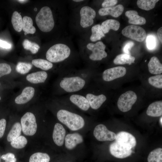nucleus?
Here are the masks:
<instances>
[{"mask_svg":"<svg viewBox=\"0 0 162 162\" xmlns=\"http://www.w3.org/2000/svg\"><path fill=\"white\" fill-rule=\"evenodd\" d=\"M50 157L47 153L37 152L30 157L29 162H49Z\"/></svg>","mask_w":162,"mask_h":162,"instance_id":"31","label":"nucleus"},{"mask_svg":"<svg viewBox=\"0 0 162 162\" xmlns=\"http://www.w3.org/2000/svg\"><path fill=\"white\" fill-rule=\"evenodd\" d=\"M156 40L155 37L153 35H148L146 39L147 48L149 50L153 49L156 46Z\"/></svg>","mask_w":162,"mask_h":162,"instance_id":"39","label":"nucleus"},{"mask_svg":"<svg viewBox=\"0 0 162 162\" xmlns=\"http://www.w3.org/2000/svg\"><path fill=\"white\" fill-rule=\"evenodd\" d=\"M157 35L158 39L162 44V27L159 28L157 31Z\"/></svg>","mask_w":162,"mask_h":162,"instance_id":"45","label":"nucleus"},{"mask_svg":"<svg viewBox=\"0 0 162 162\" xmlns=\"http://www.w3.org/2000/svg\"><path fill=\"white\" fill-rule=\"evenodd\" d=\"M20 124L22 131L27 136L34 135L37 130L36 118L33 113L30 112L26 113L21 118Z\"/></svg>","mask_w":162,"mask_h":162,"instance_id":"5","label":"nucleus"},{"mask_svg":"<svg viewBox=\"0 0 162 162\" xmlns=\"http://www.w3.org/2000/svg\"></svg>","mask_w":162,"mask_h":162,"instance_id":"52","label":"nucleus"},{"mask_svg":"<svg viewBox=\"0 0 162 162\" xmlns=\"http://www.w3.org/2000/svg\"><path fill=\"white\" fill-rule=\"evenodd\" d=\"M1 158L5 162H16V160L14 154L10 152L2 155Z\"/></svg>","mask_w":162,"mask_h":162,"instance_id":"40","label":"nucleus"},{"mask_svg":"<svg viewBox=\"0 0 162 162\" xmlns=\"http://www.w3.org/2000/svg\"><path fill=\"white\" fill-rule=\"evenodd\" d=\"M115 140L118 143L131 149L136 144L135 137L131 134L124 131H120L116 134Z\"/></svg>","mask_w":162,"mask_h":162,"instance_id":"15","label":"nucleus"},{"mask_svg":"<svg viewBox=\"0 0 162 162\" xmlns=\"http://www.w3.org/2000/svg\"><path fill=\"white\" fill-rule=\"evenodd\" d=\"M134 45V43L132 41H130L126 42L123 48V51L125 54L130 55V51Z\"/></svg>","mask_w":162,"mask_h":162,"instance_id":"41","label":"nucleus"},{"mask_svg":"<svg viewBox=\"0 0 162 162\" xmlns=\"http://www.w3.org/2000/svg\"><path fill=\"white\" fill-rule=\"evenodd\" d=\"M28 140L25 137L20 135L10 142L11 146L16 149H22L27 145Z\"/></svg>","mask_w":162,"mask_h":162,"instance_id":"34","label":"nucleus"},{"mask_svg":"<svg viewBox=\"0 0 162 162\" xmlns=\"http://www.w3.org/2000/svg\"><path fill=\"white\" fill-rule=\"evenodd\" d=\"M6 121L5 119L2 118L0 120V139L3 136L6 128Z\"/></svg>","mask_w":162,"mask_h":162,"instance_id":"43","label":"nucleus"},{"mask_svg":"<svg viewBox=\"0 0 162 162\" xmlns=\"http://www.w3.org/2000/svg\"><path fill=\"white\" fill-rule=\"evenodd\" d=\"M109 150L111 154L115 157L123 159L130 156L132 154V150L115 141L110 145Z\"/></svg>","mask_w":162,"mask_h":162,"instance_id":"11","label":"nucleus"},{"mask_svg":"<svg viewBox=\"0 0 162 162\" xmlns=\"http://www.w3.org/2000/svg\"><path fill=\"white\" fill-rule=\"evenodd\" d=\"M80 24L82 27L87 28L93 24L96 13L93 8L88 6H84L80 9Z\"/></svg>","mask_w":162,"mask_h":162,"instance_id":"13","label":"nucleus"},{"mask_svg":"<svg viewBox=\"0 0 162 162\" xmlns=\"http://www.w3.org/2000/svg\"><path fill=\"white\" fill-rule=\"evenodd\" d=\"M64 141L66 148L69 150H72L78 144L82 143L83 139L80 134L74 133L67 134L65 136Z\"/></svg>","mask_w":162,"mask_h":162,"instance_id":"17","label":"nucleus"},{"mask_svg":"<svg viewBox=\"0 0 162 162\" xmlns=\"http://www.w3.org/2000/svg\"><path fill=\"white\" fill-rule=\"evenodd\" d=\"M158 1V0H138L136 3L140 9L149 10L154 8L156 3Z\"/></svg>","mask_w":162,"mask_h":162,"instance_id":"33","label":"nucleus"},{"mask_svg":"<svg viewBox=\"0 0 162 162\" xmlns=\"http://www.w3.org/2000/svg\"><path fill=\"white\" fill-rule=\"evenodd\" d=\"M125 16L128 18V22L130 24L134 25H144L146 22V19L138 15L137 12L134 10L127 11Z\"/></svg>","mask_w":162,"mask_h":162,"instance_id":"22","label":"nucleus"},{"mask_svg":"<svg viewBox=\"0 0 162 162\" xmlns=\"http://www.w3.org/2000/svg\"><path fill=\"white\" fill-rule=\"evenodd\" d=\"M135 58L130 55L122 54L117 56L113 60V63L116 64H130L134 63Z\"/></svg>","mask_w":162,"mask_h":162,"instance_id":"26","label":"nucleus"},{"mask_svg":"<svg viewBox=\"0 0 162 162\" xmlns=\"http://www.w3.org/2000/svg\"><path fill=\"white\" fill-rule=\"evenodd\" d=\"M87 48L92 52L88 56L89 59L92 61H100L107 56L105 50L106 46L102 41H98L95 44L89 43L87 45Z\"/></svg>","mask_w":162,"mask_h":162,"instance_id":"8","label":"nucleus"},{"mask_svg":"<svg viewBox=\"0 0 162 162\" xmlns=\"http://www.w3.org/2000/svg\"><path fill=\"white\" fill-rule=\"evenodd\" d=\"M127 70L122 66H117L108 68L104 70L102 74L104 81L109 82L125 75Z\"/></svg>","mask_w":162,"mask_h":162,"instance_id":"12","label":"nucleus"},{"mask_svg":"<svg viewBox=\"0 0 162 162\" xmlns=\"http://www.w3.org/2000/svg\"><path fill=\"white\" fill-rule=\"evenodd\" d=\"M32 64L36 67L44 70H48L53 67L52 63L47 60L42 59H34L32 61Z\"/></svg>","mask_w":162,"mask_h":162,"instance_id":"29","label":"nucleus"},{"mask_svg":"<svg viewBox=\"0 0 162 162\" xmlns=\"http://www.w3.org/2000/svg\"><path fill=\"white\" fill-rule=\"evenodd\" d=\"M66 132V130L62 124L58 123L55 124L52 137L53 142L56 145L61 146L63 145Z\"/></svg>","mask_w":162,"mask_h":162,"instance_id":"16","label":"nucleus"},{"mask_svg":"<svg viewBox=\"0 0 162 162\" xmlns=\"http://www.w3.org/2000/svg\"><path fill=\"white\" fill-rule=\"evenodd\" d=\"M137 100V96L134 91L129 90L122 94L119 97L117 105L121 111L126 112L130 110Z\"/></svg>","mask_w":162,"mask_h":162,"instance_id":"6","label":"nucleus"},{"mask_svg":"<svg viewBox=\"0 0 162 162\" xmlns=\"http://www.w3.org/2000/svg\"><path fill=\"white\" fill-rule=\"evenodd\" d=\"M1 97L0 96V100H1Z\"/></svg>","mask_w":162,"mask_h":162,"instance_id":"51","label":"nucleus"},{"mask_svg":"<svg viewBox=\"0 0 162 162\" xmlns=\"http://www.w3.org/2000/svg\"><path fill=\"white\" fill-rule=\"evenodd\" d=\"M73 1L76 2H81L82 1H83V0H73Z\"/></svg>","mask_w":162,"mask_h":162,"instance_id":"47","label":"nucleus"},{"mask_svg":"<svg viewBox=\"0 0 162 162\" xmlns=\"http://www.w3.org/2000/svg\"><path fill=\"white\" fill-rule=\"evenodd\" d=\"M147 115L153 117H158L162 115V101H157L150 104L146 112Z\"/></svg>","mask_w":162,"mask_h":162,"instance_id":"21","label":"nucleus"},{"mask_svg":"<svg viewBox=\"0 0 162 162\" xmlns=\"http://www.w3.org/2000/svg\"><path fill=\"white\" fill-rule=\"evenodd\" d=\"M48 77V74L44 71H38L28 74L26 80L33 84H38L45 82Z\"/></svg>","mask_w":162,"mask_h":162,"instance_id":"20","label":"nucleus"},{"mask_svg":"<svg viewBox=\"0 0 162 162\" xmlns=\"http://www.w3.org/2000/svg\"><path fill=\"white\" fill-rule=\"evenodd\" d=\"M33 22L30 17L25 16L22 18V30L25 35L28 34H33L36 32V28L33 26Z\"/></svg>","mask_w":162,"mask_h":162,"instance_id":"25","label":"nucleus"},{"mask_svg":"<svg viewBox=\"0 0 162 162\" xmlns=\"http://www.w3.org/2000/svg\"><path fill=\"white\" fill-rule=\"evenodd\" d=\"M124 10L123 6L121 4L116 6L106 8H102L98 11L99 14L101 16L110 15L114 17H117L121 15Z\"/></svg>","mask_w":162,"mask_h":162,"instance_id":"19","label":"nucleus"},{"mask_svg":"<svg viewBox=\"0 0 162 162\" xmlns=\"http://www.w3.org/2000/svg\"><path fill=\"white\" fill-rule=\"evenodd\" d=\"M37 10V9L36 8H35L34 9V10L35 11H36Z\"/></svg>","mask_w":162,"mask_h":162,"instance_id":"49","label":"nucleus"},{"mask_svg":"<svg viewBox=\"0 0 162 162\" xmlns=\"http://www.w3.org/2000/svg\"><path fill=\"white\" fill-rule=\"evenodd\" d=\"M0 162H1V158H0Z\"/></svg>","mask_w":162,"mask_h":162,"instance_id":"50","label":"nucleus"},{"mask_svg":"<svg viewBox=\"0 0 162 162\" xmlns=\"http://www.w3.org/2000/svg\"><path fill=\"white\" fill-rule=\"evenodd\" d=\"M148 162H162V148H159L151 152L147 157Z\"/></svg>","mask_w":162,"mask_h":162,"instance_id":"32","label":"nucleus"},{"mask_svg":"<svg viewBox=\"0 0 162 162\" xmlns=\"http://www.w3.org/2000/svg\"><path fill=\"white\" fill-rule=\"evenodd\" d=\"M34 92V89L32 87H25L21 94L15 98V103L17 104H22L28 102L33 97Z\"/></svg>","mask_w":162,"mask_h":162,"instance_id":"18","label":"nucleus"},{"mask_svg":"<svg viewBox=\"0 0 162 162\" xmlns=\"http://www.w3.org/2000/svg\"><path fill=\"white\" fill-rule=\"evenodd\" d=\"M18 2L22 3L26 2H27V0H17V1Z\"/></svg>","mask_w":162,"mask_h":162,"instance_id":"46","label":"nucleus"},{"mask_svg":"<svg viewBox=\"0 0 162 162\" xmlns=\"http://www.w3.org/2000/svg\"><path fill=\"white\" fill-rule=\"evenodd\" d=\"M11 71L10 66L5 63H0V77L10 74Z\"/></svg>","mask_w":162,"mask_h":162,"instance_id":"38","label":"nucleus"},{"mask_svg":"<svg viewBox=\"0 0 162 162\" xmlns=\"http://www.w3.org/2000/svg\"><path fill=\"white\" fill-rule=\"evenodd\" d=\"M70 50L65 44H58L51 47L47 51L46 58L52 63H58L64 61L68 58Z\"/></svg>","mask_w":162,"mask_h":162,"instance_id":"4","label":"nucleus"},{"mask_svg":"<svg viewBox=\"0 0 162 162\" xmlns=\"http://www.w3.org/2000/svg\"><path fill=\"white\" fill-rule=\"evenodd\" d=\"M120 23L117 20L114 19H108L104 21L100 25L103 33L106 34L111 29L118 30L120 27Z\"/></svg>","mask_w":162,"mask_h":162,"instance_id":"24","label":"nucleus"},{"mask_svg":"<svg viewBox=\"0 0 162 162\" xmlns=\"http://www.w3.org/2000/svg\"><path fill=\"white\" fill-rule=\"evenodd\" d=\"M66 98L71 103L82 111H88L90 108L88 100L82 94L79 93L70 94Z\"/></svg>","mask_w":162,"mask_h":162,"instance_id":"14","label":"nucleus"},{"mask_svg":"<svg viewBox=\"0 0 162 162\" xmlns=\"http://www.w3.org/2000/svg\"><path fill=\"white\" fill-rule=\"evenodd\" d=\"M117 2V0H105L103 2L102 6L103 8H109L114 6Z\"/></svg>","mask_w":162,"mask_h":162,"instance_id":"42","label":"nucleus"},{"mask_svg":"<svg viewBox=\"0 0 162 162\" xmlns=\"http://www.w3.org/2000/svg\"><path fill=\"white\" fill-rule=\"evenodd\" d=\"M32 68V64L25 62H19L16 67L17 72L21 74H26Z\"/></svg>","mask_w":162,"mask_h":162,"instance_id":"37","label":"nucleus"},{"mask_svg":"<svg viewBox=\"0 0 162 162\" xmlns=\"http://www.w3.org/2000/svg\"><path fill=\"white\" fill-rule=\"evenodd\" d=\"M148 71L153 74H161L162 73V64L156 56H153L148 64Z\"/></svg>","mask_w":162,"mask_h":162,"instance_id":"23","label":"nucleus"},{"mask_svg":"<svg viewBox=\"0 0 162 162\" xmlns=\"http://www.w3.org/2000/svg\"><path fill=\"white\" fill-rule=\"evenodd\" d=\"M0 47L5 49H8L11 48V45L10 44L0 39Z\"/></svg>","mask_w":162,"mask_h":162,"instance_id":"44","label":"nucleus"},{"mask_svg":"<svg viewBox=\"0 0 162 162\" xmlns=\"http://www.w3.org/2000/svg\"><path fill=\"white\" fill-rule=\"evenodd\" d=\"M22 45L25 49L30 50L34 54L36 53L40 48V47L38 44L31 42L28 39H25L23 40Z\"/></svg>","mask_w":162,"mask_h":162,"instance_id":"36","label":"nucleus"},{"mask_svg":"<svg viewBox=\"0 0 162 162\" xmlns=\"http://www.w3.org/2000/svg\"><path fill=\"white\" fill-rule=\"evenodd\" d=\"M91 31L92 34L90 40L92 42L100 40L102 38L105 36L100 24H97L93 26L91 28Z\"/></svg>","mask_w":162,"mask_h":162,"instance_id":"30","label":"nucleus"},{"mask_svg":"<svg viewBox=\"0 0 162 162\" xmlns=\"http://www.w3.org/2000/svg\"><path fill=\"white\" fill-rule=\"evenodd\" d=\"M84 90V95L87 98L90 108L94 110L99 109L106 100L107 97L104 94H96L89 89L88 88Z\"/></svg>","mask_w":162,"mask_h":162,"instance_id":"9","label":"nucleus"},{"mask_svg":"<svg viewBox=\"0 0 162 162\" xmlns=\"http://www.w3.org/2000/svg\"><path fill=\"white\" fill-rule=\"evenodd\" d=\"M93 135L95 138L100 141H112L115 139L116 134L109 130L104 124L97 125L93 131Z\"/></svg>","mask_w":162,"mask_h":162,"instance_id":"10","label":"nucleus"},{"mask_svg":"<svg viewBox=\"0 0 162 162\" xmlns=\"http://www.w3.org/2000/svg\"><path fill=\"white\" fill-rule=\"evenodd\" d=\"M22 129L21 124L17 122L12 126L7 136V140L11 142L21 135Z\"/></svg>","mask_w":162,"mask_h":162,"instance_id":"27","label":"nucleus"},{"mask_svg":"<svg viewBox=\"0 0 162 162\" xmlns=\"http://www.w3.org/2000/svg\"><path fill=\"white\" fill-rule=\"evenodd\" d=\"M37 26L42 32H47L51 31L54 26L52 12L48 6L42 8L35 17Z\"/></svg>","mask_w":162,"mask_h":162,"instance_id":"3","label":"nucleus"},{"mask_svg":"<svg viewBox=\"0 0 162 162\" xmlns=\"http://www.w3.org/2000/svg\"><path fill=\"white\" fill-rule=\"evenodd\" d=\"M58 120L70 129L76 131L82 128L85 122L80 115L64 109L58 110L56 113Z\"/></svg>","mask_w":162,"mask_h":162,"instance_id":"2","label":"nucleus"},{"mask_svg":"<svg viewBox=\"0 0 162 162\" xmlns=\"http://www.w3.org/2000/svg\"><path fill=\"white\" fill-rule=\"evenodd\" d=\"M162 117H161L160 118V123H161V124L162 125Z\"/></svg>","mask_w":162,"mask_h":162,"instance_id":"48","label":"nucleus"},{"mask_svg":"<svg viewBox=\"0 0 162 162\" xmlns=\"http://www.w3.org/2000/svg\"><path fill=\"white\" fill-rule=\"evenodd\" d=\"M124 36L139 42L143 41L146 37V32L142 27L131 25L125 27L122 30Z\"/></svg>","mask_w":162,"mask_h":162,"instance_id":"7","label":"nucleus"},{"mask_svg":"<svg viewBox=\"0 0 162 162\" xmlns=\"http://www.w3.org/2000/svg\"><path fill=\"white\" fill-rule=\"evenodd\" d=\"M89 73H64L58 84L64 94L77 93L88 87Z\"/></svg>","mask_w":162,"mask_h":162,"instance_id":"1","label":"nucleus"},{"mask_svg":"<svg viewBox=\"0 0 162 162\" xmlns=\"http://www.w3.org/2000/svg\"><path fill=\"white\" fill-rule=\"evenodd\" d=\"M149 83L153 86L158 88H162V74H159L151 76L148 79Z\"/></svg>","mask_w":162,"mask_h":162,"instance_id":"35","label":"nucleus"},{"mask_svg":"<svg viewBox=\"0 0 162 162\" xmlns=\"http://www.w3.org/2000/svg\"><path fill=\"white\" fill-rule=\"evenodd\" d=\"M11 21L16 31L20 32L22 30V19L20 14L17 11H15L13 13Z\"/></svg>","mask_w":162,"mask_h":162,"instance_id":"28","label":"nucleus"}]
</instances>
